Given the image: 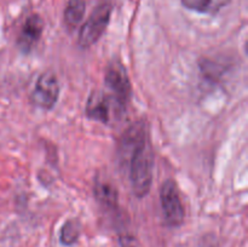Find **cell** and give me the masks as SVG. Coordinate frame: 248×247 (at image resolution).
I'll list each match as a JSON object with an SVG mask.
<instances>
[{
	"instance_id": "6da1fadb",
	"label": "cell",
	"mask_w": 248,
	"mask_h": 247,
	"mask_svg": "<svg viewBox=\"0 0 248 247\" xmlns=\"http://www.w3.org/2000/svg\"><path fill=\"white\" fill-rule=\"evenodd\" d=\"M125 167L130 170L128 173L133 194L140 199L147 196L153 183V152L149 139L132 153Z\"/></svg>"
},
{
	"instance_id": "7a4b0ae2",
	"label": "cell",
	"mask_w": 248,
	"mask_h": 247,
	"mask_svg": "<svg viewBox=\"0 0 248 247\" xmlns=\"http://www.w3.org/2000/svg\"><path fill=\"white\" fill-rule=\"evenodd\" d=\"M106 86L113 93V99L118 107L125 109L131 101L132 87H131L130 77L126 73L125 67L119 62H111L107 67L106 75H104Z\"/></svg>"
},
{
	"instance_id": "3957f363",
	"label": "cell",
	"mask_w": 248,
	"mask_h": 247,
	"mask_svg": "<svg viewBox=\"0 0 248 247\" xmlns=\"http://www.w3.org/2000/svg\"><path fill=\"white\" fill-rule=\"evenodd\" d=\"M111 6L109 4H101L94 9L79 33V46L89 48L101 39L110 21Z\"/></svg>"
},
{
	"instance_id": "277c9868",
	"label": "cell",
	"mask_w": 248,
	"mask_h": 247,
	"mask_svg": "<svg viewBox=\"0 0 248 247\" xmlns=\"http://www.w3.org/2000/svg\"><path fill=\"white\" fill-rule=\"evenodd\" d=\"M160 201L167 224L179 227L184 222L186 210L182 202L178 185L173 179H166L160 188Z\"/></svg>"
},
{
	"instance_id": "5b68a950",
	"label": "cell",
	"mask_w": 248,
	"mask_h": 247,
	"mask_svg": "<svg viewBox=\"0 0 248 247\" xmlns=\"http://www.w3.org/2000/svg\"><path fill=\"white\" fill-rule=\"evenodd\" d=\"M60 97V82L57 77L51 72H45L39 77L35 89L31 92V102L36 107L51 110Z\"/></svg>"
},
{
	"instance_id": "8992f818",
	"label": "cell",
	"mask_w": 248,
	"mask_h": 247,
	"mask_svg": "<svg viewBox=\"0 0 248 247\" xmlns=\"http://www.w3.org/2000/svg\"><path fill=\"white\" fill-rule=\"evenodd\" d=\"M147 139H149V133L144 121H137L128 126L127 130L121 136L119 143V157H120V164L124 167L126 166L132 153Z\"/></svg>"
},
{
	"instance_id": "52a82bcc",
	"label": "cell",
	"mask_w": 248,
	"mask_h": 247,
	"mask_svg": "<svg viewBox=\"0 0 248 247\" xmlns=\"http://www.w3.org/2000/svg\"><path fill=\"white\" fill-rule=\"evenodd\" d=\"M44 31V21L39 15H31L24 22L18 39L17 46L23 53H29L34 46L40 40Z\"/></svg>"
},
{
	"instance_id": "ba28073f",
	"label": "cell",
	"mask_w": 248,
	"mask_h": 247,
	"mask_svg": "<svg viewBox=\"0 0 248 247\" xmlns=\"http://www.w3.org/2000/svg\"><path fill=\"white\" fill-rule=\"evenodd\" d=\"M111 103H115V101L111 97L107 96L103 92L94 91L90 94L86 108H85V114L91 120L98 121L101 124H109Z\"/></svg>"
},
{
	"instance_id": "9c48e42d",
	"label": "cell",
	"mask_w": 248,
	"mask_h": 247,
	"mask_svg": "<svg viewBox=\"0 0 248 247\" xmlns=\"http://www.w3.org/2000/svg\"><path fill=\"white\" fill-rule=\"evenodd\" d=\"M93 194L97 201L104 208L110 211H115L118 208V191L110 183L97 181L94 183Z\"/></svg>"
},
{
	"instance_id": "30bf717a",
	"label": "cell",
	"mask_w": 248,
	"mask_h": 247,
	"mask_svg": "<svg viewBox=\"0 0 248 247\" xmlns=\"http://www.w3.org/2000/svg\"><path fill=\"white\" fill-rule=\"evenodd\" d=\"M184 7L199 14H217L230 0H181Z\"/></svg>"
},
{
	"instance_id": "8fae6325",
	"label": "cell",
	"mask_w": 248,
	"mask_h": 247,
	"mask_svg": "<svg viewBox=\"0 0 248 247\" xmlns=\"http://www.w3.org/2000/svg\"><path fill=\"white\" fill-rule=\"evenodd\" d=\"M86 10L84 0H69L64 10V23L68 28H77L82 21Z\"/></svg>"
},
{
	"instance_id": "7c38bea8",
	"label": "cell",
	"mask_w": 248,
	"mask_h": 247,
	"mask_svg": "<svg viewBox=\"0 0 248 247\" xmlns=\"http://www.w3.org/2000/svg\"><path fill=\"white\" fill-rule=\"evenodd\" d=\"M81 232L80 223L75 219H69L62 225L60 232V241L61 244L65 246H72L78 241Z\"/></svg>"
},
{
	"instance_id": "4fadbf2b",
	"label": "cell",
	"mask_w": 248,
	"mask_h": 247,
	"mask_svg": "<svg viewBox=\"0 0 248 247\" xmlns=\"http://www.w3.org/2000/svg\"><path fill=\"white\" fill-rule=\"evenodd\" d=\"M200 69L208 80H218L222 77L223 73V70L220 69V64L211 60H207V58H202L200 61Z\"/></svg>"
},
{
	"instance_id": "5bb4252c",
	"label": "cell",
	"mask_w": 248,
	"mask_h": 247,
	"mask_svg": "<svg viewBox=\"0 0 248 247\" xmlns=\"http://www.w3.org/2000/svg\"><path fill=\"white\" fill-rule=\"evenodd\" d=\"M121 247H137V241L131 235H123L120 236Z\"/></svg>"
},
{
	"instance_id": "9a60e30c",
	"label": "cell",
	"mask_w": 248,
	"mask_h": 247,
	"mask_svg": "<svg viewBox=\"0 0 248 247\" xmlns=\"http://www.w3.org/2000/svg\"><path fill=\"white\" fill-rule=\"evenodd\" d=\"M201 247H217V246H216L215 240H212L210 236H208V239H203Z\"/></svg>"
}]
</instances>
